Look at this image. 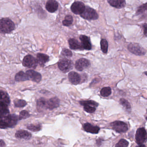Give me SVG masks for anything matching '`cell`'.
Returning <instances> with one entry per match:
<instances>
[{"instance_id":"obj_13","label":"cell","mask_w":147,"mask_h":147,"mask_svg":"<svg viewBox=\"0 0 147 147\" xmlns=\"http://www.w3.org/2000/svg\"><path fill=\"white\" fill-rule=\"evenodd\" d=\"M46 8L48 12L54 13L58 8V3L57 1L54 0L48 1L46 4Z\"/></svg>"},{"instance_id":"obj_21","label":"cell","mask_w":147,"mask_h":147,"mask_svg":"<svg viewBox=\"0 0 147 147\" xmlns=\"http://www.w3.org/2000/svg\"><path fill=\"white\" fill-rule=\"evenodd\" d=\"M70 48L72 50L81 49L82 48L81 43H80L76 39H70L69 40Z\"/></svg>"},{"instance_id":"obj_5","label":"cell","mask_w":147,"mask_h":147,"mask_svg":"<svg viewBox=\"0 0 147 147\" xmlns=\"http://www.w3.org/2000/svg\"><path fill=\"white\" fill-rule=\"evenodd\" d=\"M111 126L114 130L118 133H125L128 130L127 125L121 121H115L111 123Z\"/></svg>"},{"instance_id":"obj_20","label":"cell","mask_w":147,"mask_h":147,"mask_svg":"<svg viewBox=\"0 0 147 147\" xmlns=\"http://www.w3.org/2000/svg\"><path fill=\"white\" fill-rule=\"evenodd\" d=\"M37 60L38 63L40 65L43 66L46 63L49 61V57L46 54L38 53L37 55Z\"/></svg>"},{"instance_id":"obj_4","label":"cell","mask_w":147,"mask_h":147,"mask_svg":"<svg viewBox=\"0 0 147 147\" xmlns=\"http://www.w3.org/2000/svg\"><path fill=\"white\" fill-rule=\"evenodd\" d=\"M59 68L64 73L68 72L73 68V63L68 59H63L58 63Z\"/></svg>"},{"instance_id":"obj_29","label":"cell","mask_w":147,"mask_h":147,"mask_svg":"<svg viewBox=\"0 0 147 147\" xmlns=\"http://www.w3.org/2000/svg\"><path fill=\"white\" fill-rule=\"evenodd\" d=\"M28 129L29 130L32 131V132H38L41 129V125L40 124H30L27 127Z\"/></svg>"},{"instance_id":"obj_12","label":"cell","mask_w":147,"mask_h":147,"mask_svg":"<svg viewBox=\"0 0 147 147\" xmlns=\"http://www.w3.org/2000/svg\"><path fill=\"white\" fill-rule=\"evenodd\" d=\"M80 39L81 41L82 48L86 50H90L92 48L90 38L86 35H81Z\"/></svg>"},{"instance_id":"obj_8","label":"cell","mask_w":147,"mask_h":147,"mask_svg":"<svg viewBox=\"0 0 147 147\" xmlns=\"http://www.w3.org/2000/svg\"><path fill=\"white\" fill-rule=\"evenodd\" d=\"M3 120L6 123L8 128H13L17 124L19 120L18 115L15 114H9L3 117Z\"/></svg>"},{"instance_id":"obj_41","label":"cell","mask_w":147,"mask_h":147,"mask_svg":"<svg viewBox=\"0 0 147 147\" xmlns=\"http://www.w3.org/2000/svg\"><path fill=\"white\" fill-rule=\"evenodd\" d=\"M136 147H146V146H145V145L142 144V145H139V146H136Z\"/></svg>"},{"instance_id":"obj_27","label":"cell","mask_w":147,"mask_h":147,"mask_svg":"<svg viewBox=\"0 0 147 147\" xmlns=\"http://www.w3.org/2000/svg\"><path fill=\"white\" fill-rule=\"evenodd\" d=\"M100 94L103 97L109 96L111 94V89L109 87H104L101 90Z\"/></svg>"},{"instance_id":"obj_31","label":"cell","mask_w":147,"mask_h":147,"mask_svg":"<svg viewBox=\"0 0 147 147\" xmlns=\"http://www.w3.org/2000/svg\"><path fill=\"white\" fill-rule=\"evenodd\" d=\"M128 142L124 139H121L119 142L116 144L115 147H127L128 146Z\"/></svg>"},{"instance_id":"obj_34","label":"cell","mask_w":147,"mask_h":147,"mask_svg":"<svg viewBox=\"0 0 147 147\" xmlns=\"http://www.w3.org/2000/svg\"><path fill=\"white\" fill-rule=\"evenodd\" d=\"M84 108L85 111L89 113H94L96 110V108L91 106H84Z\"/></svg>"},{"instance_id":"obj_14","label":"cell","mask_w":147,"mask_h":147,"mask_svg":"<svg viewBox=\"0 0 147 147\" xmlns=\"http://www.w3.org/2000/svg\"><path fill=\"white\" fill-rule=\"evenodd\" d=\"M60 101L57 97L52 98L47 101V108L50 110L57 108L59 106Z\"/></svg>"},{"instance_id":"obj_30","label":"cell","mask_w":147,"mask_h":147,"mask_svg":"<svg viewBox=\"0 0 147 147\" xmlns=\"http://www.w3.org/2000/svg\"><path fill=\"white\" fill-rule=\"evenodd\" d=\"M15 106L16 108H23L26 105L27 102L25 100L16 99L14 101Z\"/></svg>"},{"instance_id":"obj_40","label":"cell","mask_w":147,"mask_h":147,"mask_svg":"<svg viewBox=\"0 0 147 147\" xmlns=\"http://www.w3.org/2000/svg\"><path fill=\"white\" fill-rule=\"evenodd\" d=\"M0 147H5V143L2 140H0Z\"/></svg>"},{"instance_id":"obj_17","label":"cell","mask_w":147,"mask_h":147,"mask_svg":"<svg viewBox=\"0 0 147 147\" xmlns=\"http://www.w3.org/2000/svg\"><path fill=\"white\" fill-rule=\"evenodd\" d=\"M15 136L18 139L29 140L32 138V134L26 130H20L16 132Z\"/></svg>"},{"instance_id":"obj_9","label":"cell","mask_w":147,"mask_h":147,"mask_svg":"<svg viewBox=\"0 0 147 147\" xmlns=\"http://www.w3.org/2000/svg\"><path fill=\"white\" fill-rule=\"evenodd\" d=\"M85 6L82 2L76 1L72 3L71 5V11L75 14L81 15L85 9Z\"/></svg>"},{"instance_id":"obj_37","label":"cell","mask_w":147,"mask_h":147,"mask_svg":"<svg viewBox=\"0 0 147 147\" xmlns=\"http://www.w3.org/2000/svg\"><path fill=\"white\" fill-rule=\"evenodd\" d=\"M7 128V126L3 120V117H0V129H5Z\"/></svg>"},{"instance_id":"obj_25","label":"cell","mask_w":147,"mask_h":147,"mask_svg":"<svg viewBox=\"0 0 147 147\" xmlns=\"http://www.w3.org/2000/svg\"><path fill=\"white\" fill-rule=\"evenodd\" d=\"M80 103L82 106H89L91 107L96 108L98 106V103L92 100H89V101H83L80 102Z\"/></svg>"},{"instance_id":"obj_10","label":"cell","mask_w":147,"mask_h":147,"mask_svg":"<svg viewBox=\"0 0 147 147\" xmlns=\"http://www.w3.org/2000/svg\"><path fill=\"white\" fill-rule=\"evenodd\" d=\"M90 65V61L85 58H81L78 60L75 63V68L78 70L82 71L83 70L88 68Z\"/></svg>"},{"instance_id":"obj_18","label":"cell","mask_w":147,"mask_h":147,"mask_svg":"<svg viewBox=\"0 0 147 147\" xmlns=\"http://www.w3.org/2000/svg\"><path fill=\"white\" fill-rule=\"evenodd\" d=\"M108 2L111 6L118 9L122 8L126 5V1L123 0H109Z\"/></svg>"},{"instance_id":"obj_26","label":"cell","mask_w":147,"mask_h":147,"mask_svg":"<svg viewBox=\"0 0 147 147\" xmlns=\"http://www.w3.org/2000/svg\"><path fill=\"white\" fill-rule=\"evenodd\" d=\"M73 22V17L70 15H67L63 21V24L64 26H69L72 24Z\"/></svg>"},{"instance_id":"obj_24","label":"cell","mask_w":147,"mask_h":147,"mask_svg":"<svg viewBox=\"0 0 147 147\" xmlns=\"http://www.w3.org/2000/svg\"><path fill=\"white\" fill-rule=\"evenodd\" d=\"M120 104L123 106L125 110L127 112H130L131 110V107L130 103L127 100L124 98H122L120 100Z\"/></svg>"},{"instance_id":"obj_3","label":"cell","mask_w":147,"mask_h":147,"mask_svg":"<svg viewBox=\"0 0 147 147\" xmlns=\"http://www.w3.org/2000/svg\"><path fill=\"white\" fill-rule=\"evenodd\" d=\"M80 16L86 20H96L98 18V16L96 10L89 7H86L84 12L80 15Z\"/></svg>"},{"instance_id":"obj_22","label":"cell","mask_w":147,"mask_h":147,"mask_svg":"<svg viewBox=\"0 0 147 147\" xmlns=\"http://www.w3.org/2000/svg\"><path fill=\"white\" fill-rule=\"evenodd\" d=\"M15 79L16 81L17 82L26 81V80L29 79L26 73H25L23 71H20L16 73L15 77Z\"/></svg>"},{"instance_id":"obj_36","label":"cell","mask_w":147,"mask_h":147,"mask_svg":"<svg viewBox=\"0 0 147 147\" xmlns=\"http://www.w3.org/2000/svg\"><path fill=\"white\" fill-rule=\"evenodd\" d=\"M0 109L4 111H9L7 104L1 101H0Z\"/></svg>"},{"instance_id":"obj_35","label":"cell","mask_w":147,"mask_h":147,"mask_svg":"<svg viewBox=\"0 0 147 147\" xmlns=\"http://www.w3.org/2000/svg\"><path fill=\"white\" fill-rule=\"evenodd\" d=\"M62 54L63 56H67V57H71L72 56V53L71 51L69 49L64 48L62 51Z\"/></svg>"},{"instance_id":"obj_43","label":"cell","mask_w":147,"mask_h":147,"mask_svg":"<svg viewBox=\"0 0 147 147\" xmlns=\"http://www.w3.org/2000/svg\"><path fill=\"white\" fill-rule=\"evenodd\" d=\"M146 121H147V117H146Z\"/></svg>"},{"instance_id":"obj_38","label":"cell","mask_w":147,"mask_h":147,"mask_svg":"<svg viewBox=\"0 0 147 147\" xmlns=\"http://www.w3.org/2000/svg\"><path fill=\"white\" fill-rule=\"evenodd\" d=\"M9 111H6L0 109V117H4L8 115Z\"/></svg>"},{"instance_id":"obj_19","label":"cell","mask_w":147,"mask_h":147,"mask_svg":"<svg viewBox=\"0 0 147 147\" xmlns=\"http://www.w3.org/2000/svg\"><path fill=\"white\" fill-rule=\"evenodd\" d=\"M37 108L39 112L44 111L47 108V101L43 98L38 99L37 102Z\"/></svg>"},{"instance_id":"obj_15","label":"cell","mask_w":147,"mask_h":147,"mask_svg":"<svg viewBox=\"0 0 147 147\" xmlns=\"http://www.w3.org/2000/svg\"><path fill=\"white\" fill-rule=\"evenodd\" d=\"M84 130L87 133L92 134H97L99 132L100 128L97 126H94L90 123H85L83 126Z\"/></svg>"},{"instance_id":"obj_16","label":"cell","mask_w":147,"mask_h":147,"mask_svg":"<svg viewBox=\"0 0 147 147\" xmlns=\"http://www.w3.org/2000/svg\"><path fill=\"white\" fill-rule=\"evenodd\" d=\"M69 80L74 85H77L80 82V77L78 73L75 72H71L68 75Z\"/></svg>"},{"instance_id":"obj_33","label":"cell","mask_w":147,"mask_h":147,"mask_svg":"<svg viewBox=\"0 0 147 147\" xmlns=\"http://www.w3.org/2000/svg\"><path fill=\"white\" fill-rule=\"evenodd\" d=\"M146 10H147V3H144L138 7L137 12H136V14H142L144 11Z\"/></svg>"},{"instance_id":"obj_42","label":"cell","mask_w":147,"mask_h":147,"mask_svg":"<svg viewBox=\"0 0 147 147\" xmlns=\"http://www.w3.org/2000/svg\"><path fill=\"white\" fill-rule=\"evenodd\" d=\"M144 73H145V75H146V76H147V71L145 72H144Z\"/></svg>"},{"instance_id":"obj_7","label":"cell","mask_w":147,"mask_h":147,"mask_svg":"<svg viewBox=\"0 0 147 147\" xmlns=\"http://www.w3.org/2000/svg\"><path fill=\"white\" fill-rule=\"evenodd\" d=\"M23 65L28 68L35 69L38 66L37 59L31 55H28L25 57L22 61Z\"/></svg>"},{"instance_id":"obj_32","label":"cell","mask_w":147,"mask_h":147,"mask_svg":"<svg viewBox=\"0 0 147 147\" xmlns=\"http://www.w3.org/2000/svg\"><path fill=\"white\" fill-rule=\"evenodd\" d=\"M30 117L29 113L26 110H22L20 113V115L19 116V120H25L28 118Z\"/></svg>"},{"instance_id":"obj_2","label":"cell","mask_w":147,"mask_h":147,"mask_svg":"<svg viewBox=\"0 0 147 147\" xmlns=\"http://www.w3.org/2000/svg\"><path fill=\"white\" fill-rule=\"evenodd\" d=\"M127 48L130 52L137 56H143L146 53V51L138 43H130Z\"/></svg>"},{"instance_id":"obj_1","label":"cell","mask_w":147,"mask_h":147,"mask_svg":"<svg viewBox=\"0 0 147 147\" xmlns=\"http://www.w3.org/2000/svg\"><path fill=\"white\" fill-rule=\"evenodd\" d=\"M14 23L10 19L3 18L0 20V33H9L14 30Z\"/></svg>"},{"instance_id":"obj_28","label":"cell","mask_w":147,"mask_h":147,"mask_svg":"<svg viewBox=\"0 0 147 147\" xmlns=\"http://www.w3.org/2000/svg\"><path fill=\"white\" fill-rule=\"evenodd\" d=\"M100 45L102 51L104 53H107L108 50V43L107 41L105 39L101 40Z\"/></svg>"},{"instance_id":"obj_39","label":"cell","mask_w":147,"mask_h":147,"mask_svg":"<svg viewBox=\"0 0 147 147\" xmlns=\"http://www.w3.org/2000/svg\"><path fill=\"white\" fill-rule=\"evenodd\" d=\"M143 29H144V34L145 36L147 37V23H145L142 25Z\"/></svg>"},{"instance_id":"obj_11","label":"cell","mask_w":147,"mask_h":147,"mask_svg":"<svg viewBox=\"0 0 147 147\" xmlns=\"http://www.w3.org/2000/svg\"><path fill=\"white\" fill-rule=\"evenodd\" d=\"M29 79L36 83H38L41 81L42 77L41 74L34 70H28L26 72Z\"/></svg>"},{"instance_id":"obj_6","label":"cell","mask_w":147,"mask_h":147,"mask_svg":"<svg viewBox=\"0 0 147 147\" xmlns=\"http://www.w3.org/2000/svg\"><path fill=\"white\" fill-rule=\"evenodd\" d=\"M136 140L137 144L142 145L147 140V133L144 128L138 129L136 134Z\"/></svg>"},{"instance_id":"obj_23","label":"cell","mask_w":147,"mask_h":147,"mask_svg":"<svg viewBox=\"0 0 147 147\" xmlns=\"http://www.w3.org/2000/svg\"><path fill=\"white\" fill-rule=\"evenodd\" d=\"M0 101L5 103L7 105L10 104V99L7 92L3 91L0 90Z\"/></svg>"}]
</instances>
